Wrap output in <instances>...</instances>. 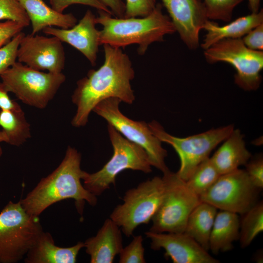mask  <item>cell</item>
Segmentation results:
<instances>
[{
  "instance_id": "1",
  "label": "cell",
  "mask_w": 263,
  "mask_h": 263,
  "mask_svg": "<svg viewBox=\"0 0 263 263\" xmlns=\"http://www.w3.org/2000/svg\"><path fill=\"white\" fill-rule=\"evenodd\" d=\"M104 61L97 70L89 71L86 76L77 81L72 100L77 108L72 120L75 127L84 126L91 112L100 101L116 97L132 104L135 100L131 81L134 71L128 55L120 48L103 44Z\"/></svg>"
},
{
  "instance_id": "2",
  "label": "cell",
  "mask_w": 263,
  "mask_h": 263,
  "mask_svg": "<svg viewBox=\"0 0 263 263\" xmlns=\"http://www.w3.org/2000/svg\"><path fill=\"white\" fill-rule=\"evenodd\" d=\"M81 156L74 148L68 147L59 166L47 176L42 178L26 196L20 200L31 215L38 217L50 206L62 200H75V206L82 214L85 202L94 207L96 196L81 183L85 171L80 168Z\"/></svg>"
},
{
  "instance_id": "3",
  "label": "cell",
  "mask_w": 263,
  "mask_h": 263,
  "mask_svg": "<svg viewBox=\"0 0 263 263\" xmlns=\"http://www.w3.org/2000/svg\"><path fill=\"white\" fill-rule=\"evenodd\" d=\"M162 7L157 3L149 15L139 18H113L106 12L98 11L96 23L103 26L100 31V45L121 48L136 44L138 53L144 55L151 43L163 41L166 35L176 32L169 17L163 13Z\"/></svg>"
},
{
  "instance_id": "4",
  "label": "cell",
  "mask_w": 263,
  "mask_h": 263,
  "mask_svg": "<svg viewBox=\"0 0 263 263\" xmlns=\"http://www.w3.org/2000/svg\"><path fill=\"white\" fill-rule=\"evenodd\" d=\"M108 131L113 150V156L99 170L93 173L85 171L82 179L84 188L96 196L109 188L111 185H114L117 175L125 169L146 173L152 171L149 156L143 148L127 139L110 124Z\"/></svg>"
},
{
  "instance_id": "5",
  "label": "cell",
  "mask_w": 263,
  "mask_h": 263,
  "mask_svg": "<svg viewBox=\"0 0 263 263\" xmlns=\"http://www.w3.org/2000/svg\"><path fill=\"white\" fill-rule=\"evenodd\" d=\"M43 231L38 217L20 201H9L0 212V263H15L27 253Z\"/></svg>"
},
{
  "instance_id": "6",
  "label": "cell",
  "mask_w": 263,
  "mask_h": 263,
  "mask_svg": "<svg viewBox=\"0 0 263 263\" xmlns=\"http://www.w3.org/2000/svg\"><path fill=\"white\" fill-rule=\"evenodd\" d=\"M0 84L23 103L38 109L45 108L65 82L61 72H43L16 61L0 75Z\"/></svg>"
},
{
  "instance_id": "7",
  "label": "cell",
  "mask_w": 263,
  "mask_h": 263,
  "mask_svg": "<svg viewBox=\"0 0 263 263\" xmlns=\"http://www.w3.org/2000/svg\"><path fill=\"white\" fill-rule=\"evenodd\" d=\"M165 191L161 202L151 219L150 231L157 233L184 232L188 219L200 203L199 197L185 181L169 170L163 173Z\"/></svg>"
},
{
  "instance_id": "8",
  "label": "cell",
  "mask_w": 263,
  "mask_h": 263,
  "mask_svg": "<svg viewBox=\"0 0 263 263\" xmlns=\"http://www.w3.org/2000/svg\"><path fill=\"white\" fill-rule=\"evenodd\" d=\"M165 183L162 177L155 176L128 190L123 203L117 205L110 218L130 237L139 225L148 224L156 212L162 200Z\"/></svg>"
},
{
  "instance_id": "9",
  "label": "cell",
  "mask_w": 263,
  "mask_h": 263,
  "mask_svg": "<svg viewBox=\"0 0 263 263\" xmlns=\"http://www.w3.org/2000/svg\"><path fill=\"white\" fill-rule=\"evenodd\" d=\"M149 126L156 137L161 142L171 145L178 154L180 166L176 173L185 181L197 166L209 157L211 151L234 129V125L230 124L182 138L169 134L156 121L149 123Z\"/></svg>"
},
{
  "instance_id": "10",
  "label": "cell",
  "mask_w": 263,
  "mask_h": 263,
  "mask_svg": "<svg viewBox=\"0 0 263 263\" xmlns=\"http://www.w3.org/2000/svg\"><path fill=\"white\" fill-rule=\"evenodd\" d=\"M206 61L213 64L224 62L236 70L234 82L245 91L258 89L262 82L263 52L247 48L242 38H225L204 51Z\"/></svg>"
},
{
  "instance_id": "11",
  "label": "cell",
  "mask_w": 263,
  "mask_h": 263,
  "mask_svg": "<svg viewBox=\"0 0 263 263\" xmlns=\"http://www.w3.org/2000/svg\"><path fill=\"white\" fill-rule=\"evenodd\" d=\"M121 102L116 97L108 98L98 103L93 111L104 118L127 139L143 148L152 166L163 173L169 170L165 162L167 151L162 147V142L152 132L149 124L134 121L123 114L119 109Z\"/></svg>"
},
{
  "instance_id": "12",
  "label": "cell",
  "mask_w": 263,
  "mask_h": 263,
  "mask_svg": "<svg viewBox=\"0 0 263 263\" xmlns=\"http://www.w3.org/2000/svg\"><path fill=\"white\" fill-rule=\"evenodd\" d=\"M260 190L252 183L245 169H238L221 175L199 198L217 209L242 215L258 202Z\"/></svg>"
},
{
  "instance_id": "13",
  "label": "cell",
  "mask_w": 263,
  "mask_h": 263,
  "mask_svg": "<svg viewBox=\"0 0 263 263\" xmlns=\"http://www.w3.org/2000/svg\"><path fill=\"white\" fill-rule=\"evenodd\" d=\"M17 59L35 70L59 73L65 66V54L62 42L57 38L31 34L22 38Z\"/></svg>"
},
{
  "instance_id": "14",
  "label": "cell",
  "mask_w": 263,
  "mask_h": 263,
  "mask_svg": "<svg viewBox=\"0 0 263 263\" xmlns=\"http://www.w3.org/2000/svg\"><path fill=\"white\" fill-rule=\"evenodd\" d=\"M176 32L191 50L199 46V34L208 20L201 0H161Z\"/></svg>"
},
{
  "instance_id": "15",
  "label": "cell",
  "mask_w": 263,
  "mask_h": 263,
  "mask_svg": "<svg viewBox=\"0 0 263 263\" xmlns=\"http://www.w3.org/2000/svg\"><path fill=\"white\" fill-rule=\"evenodd\" d=\"M150 241L154 250L163 249L165 257L174 263H218L192 238L184 232L157 233L148 231L145 233Z\"/></svg>"
},
{
  "instance_id": "16",
  "label": "cell",
  "mask_w": 263,
  "mask_h": 263,
  "mask_svg": "<svg viewBox=\"0 0 263 263\" xmlns=\"http://www.w3.org/2000/svg\"><path fill=\"white\" fill-rule=\"evenodd\" d=\"M96 17L88 10L82 18L73 27L63 29L48 27L42 30L46 35L54 36L81 52L94 66L100 44V31L95 27Z\"/></svg>"
},
{
  "instance_id": "17",
  "label": "cell",
  "mask_w": 263,
  "mask_h": 263,
  "mask_svg": "<svg viewBox=\"0 0 263 263\" xmlns=\"http://www.w3.org/2000/svg\"><path fill=\"white\" fill-rule=\"evenodd\" d=\"M122 230L111 218L105 220L94 236L84 242L91 263H112L123 248Z\"/></svg>"
},
{
  "instance_id": "18",
  "label": "cell",
  "mask_w": 263,
  "mask_h": 263,
  "mask_svg": "<svg viewBox=\"0 0 263 263\" xmlns=\"http://www.w3.org/2000/svg\"><path fill=\"white\" fill-rule=\"evenodd\" d=\"M84 247V243L62 247L55 244L54 239L48 232L41 233L35 244L26 254V263H75L80 250Z\"/></svg>"
},
{
  "instance_id": "19",
  "label": "cell",
  "mask_w": 263,
  "mask_h": 263,
  "mask_svg": "<svg viewBox=\"0 0 263 263\" xmlns=\"http://www.w3.org/2000/svg\"><path fill=\"white\" fill-rule=\"evenodd\" d=\"M263 23V10L239 17L229 23L220 26L207 20L203 26L207 31L201 47L205 50L217 42L225 38H242L249 31Z\"/></svg>"
},
{
  "instance_id": "20",
  "label": "cell",
  "mask_w": 263,
  "mask_h": 263,
  "mask_svg": "<svg viewBox=\"0 0 263 263\" xmlns=\"http://www.w3.org/2000/svg\"><path fill=\"white\" fill-rule=\"evenodd\" d=\"M223 144L210 157L219 173L233 171L245 165L251 157L247 149L244 135L238 129H234Z\"/></svg>"
},
{
  "instance_id": "21",
  "label": "cell",
  "mask_w": 263,
  "mask_h": 263,
  "mask_svg": "<svg viewBox=\"0 0 263 263\" xmlns=\"http://www.w3.org/2000/svg\"><path fill=\"white\" fill-rule=\"evenodd\" d=\"M25 10L32 24L31 34H37L48 27L63 29L73 27L77 20L72 13L58 12L43 0H19Z\"/></svg>"
},
{
  "instance_id": "22",
  "label": "cell",
  "mask_w": 263,
  "mask_h": 263,
  "mask_svg": "<svg viewBox=\"0 0 263 263\" xmlns=\"http://www.w3.org/2000/svg\"><path fill=\"white\" fill-rule=\"evenodd\" d=\"M219 210L216 215L209 241V250L214 254L231 250L233 243L239 240L240 234L238 214Z\"/></svg>"
},
{
  "instance_id": "23",
  "label": "cell",
  "mask_w": 263,
  "mask_h": 263,
  "mask_svg": "<svg viewBox=\"0 0 263 263\" xmlns=\"http://www.w3.org/2000/svg\"><path fill=\"white\" fill-rule=\"evenodd\" d=\"M217 210L213 206L201 201L190 214L184 232L207 251Z\"/></svg>"
},
{
  "instance_id": "24",
  "label": "cell",
  "mask_w": 263,
  "mask_h": 263,
  "mask_svg": "<svg viewBox=\"0 0 263 263\" xmlns=\"http://www.w3.org/2000/svg\"><path fill=\"white\" fill-rule=\"evenodd\" d=\"M0 131L3 142L19 146L31 136L30 126L21 108L0 111Z\"/></svg>"
},
{
  "instance_id": "25",
  "label": "cell",
  "mask_w": 263,
  "mask_h": 263,
  "mask_svg": "<svg viewBox=\"0 0 263 263\" xmlns=\"http://www.w3.org/2000/svg\"><path fill=\"white\" fill-rule=\"evenodd\" d=\"M240 219L239 240L241 247L248 246L255 237L263 231V203L258 202Z\"/></svg>"
},
{
  "instance_id": "26",
  "label": "cell",
  "mask_w": 263,
  "mask_h": 263,
  "mask_svg": "<svg viewBox=\"0 0 263 263\" xmlns=\"http://www.w3.org/2000/svg\"><path fill=\"white\" fill-rule=\"evenodd\" d=\"M220 175L210 158L208 157L197 166L186 182L188 188L200 197Z\"/></svg>"
},
{
  "instance_id": "27",
  "label": "cell",
  "mask_w": 263,
  "mask_h": 263,
  "mask_svg": "<svg viewBox=\"0 0 263 263\" xmlns=\"http://www.w3.org/2000/svg\"><path fill=\"white\" fill-rule=\"evenodd\" d=\"M244 0H204L208 19L228 22L231 20L234 8Z\"/></svg>"
},
{
  "instance_id": "28",
  "label": "cell",
  "mask_w": 263,
  "mask_h": 263,
  "mask_svg": "<svg viewBox=\"0 0 263 263\" xmlns=\"http://www.w3.org/2000/svg\"><path fill=\"white\" fill-rule=\"evenodd\" d=\"M0 20H13L28 26L30 21L19 0H0Z\"/></svg>"
},
{
  "instance_id": "29",
  "label": "cell",
  "mask_w": 263,
  "mask_h": 263,
  "mask_svg": "<svg viewBox=\"0 0 263 263\" xmlns=\"http://www.w3.org/2000/svg\"><path fill=\"white\" fill-rule=\"evenodd\" d=\"M141 235L134 236L131 243L119 253L120 263H145V249Z\"/></svg>"
},
{
  "instance_id": "30",
  "label": "cell",
  "mask_w": 263,
  "mask_h": 263,
  "mask_svg": "<svg viewBox=\"0 0 263 263\" xmlns=\"http://www.w3.org/2000/svg\"><path fill=\"white\" fill-rule=\"evenodd\" d=\"M24 35V33L20 32L0 48V75L16 62L20 41Z\"/></svg>"
},
{
  "instance_id": "31",
  "label": "cell",
  "mask_w": 263,
  "mask_h": 263,
  "mask_svg": "<svg viewBox=\"0 0 263 263\" xmlns=\"http://www.w3.org/2000/svg\"><path fill=\"white\" fill-rule=\"evenodd\" d=\"M124 18L144 17L155 8L156 0H126Z\"/></svg>"
},
{
  "instance_id": "32",
  "label": "cell",
  "mask_w": 263,
  "mask_h": 263,
  "mask_svg": "<svg viewBox=\"0 0 263 263\" xmlns=\"http://www.w3.org/2000/svg\"><path fill=\"white\" fill-rule=\"evenodd\" d=\"M245 171L254 186L261 189L263 188V158L261 155L249 160L244 165Z\"/></svg>"
},
{
  "instance_id": "33",
  "label": "cell",
  "mask_w": 263,
  "mask_h": 263,
  "mask_svg": "<svg viewBox=\"0 0 263 263\" xmlns=\"http://www.w3.org/2000/svg\"><path fill=\"white\" fill-rule=\"evenodd\" d=\"M51 7L56 11L63 13L71 5L75 4L89 6L99 10L106 12L113 15L111 11L97 0H50Z\"/></svg>"
},
{
  "instance_id": "34",
  "label": "cell",
  "mask_w": 263,
  "mask_h": 263,
  "mask_svg": "<svg viewBox=\"0 0 263 263\" xmlns=\"http://www.w3.org/2000/svg\"><path fill=\"white\" fill-rule=\"evenodd\" d=\"M26 27L22 23L13 20L0 22V48L10 41Z\"/></svg>"
},
{
  "instance_id": "35",
  "label": "cell",
  "mask_w": 263,
  "mask_h": 263,
  "mask_svg": "<svg viewBox=\"0 0 263 263\" xmlns=\"http://www.w3.org/2000/svg\"><path fill=\"white\" fill-rule=\"evenodd\" d=\"M245 45L253 50H263V23L253 28L242 38Z\"/></svg>"
},
{
  "instance_id": "36",
  "label": "cell",
  "mask_w": 263,
  "mask_h": 263,
  "mask_svg": "<svg viewBox=\"0 0 263 263\" xmlns=\"http://www.w3.org/2000/svg\"><path fill=\"white\" fill-rule=\"evenodd\" d=\"M112 13L113 15L118 18H124L126 5L122 0H97Z\"/></svg>"
},
{
  "instance_id": "37",
  "label": "cell",
  "mask_w": 263,
  "mask_h": 263,
  "mask_svg": "<svg viewBox=\"0 0 263 263\" xmlns=\"http://www.w3.org/2000/svg\"><path fill=\"white\" fill-rule=\"evenodd\" d=\"M16 101L10 98L8 92L0 84V109L2 110H12L20 108Z\"/></svg>"
},
{
  "instance_id": "38",
  "label": "cell",
  "mask_w": 263,
  "mask_h": 263,
  "mask_svg": "<svg viewBox=\"0 0 263 263\" xmlns=\"http://www.w3.org/2000/svg\"><path fill=\"white\" fill-rule=\"evenodd\" d=\"M249 8L252 13L259 11L261 0H248Z\"/></svg>"
},
{
  "instance_id": "39",
  "label": "cell",
  "mask_w": 263,
  "mask_h": 263,
  "mask_svg": "<svg viewBox=\"0 0 263 263\" xmlns=\"http://www.w3.org/2000/svg\"><path fill=\"white\" fill-rule=\"evenodd\" d=\"M1 142H3V140H2V136H1V133H0V156L2 155V150L1 145H0V143H1Z\"/></svg>"
}]
</instances>
